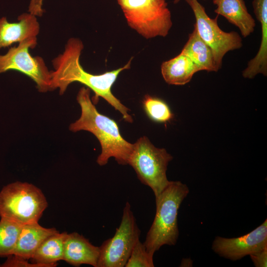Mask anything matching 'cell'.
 <instances>
[{"mask_svg": "<svg viewBox=\"0 0 267 267\" xmlns=\"http://www.w3.org/2000/svg\"><path fill=\"white\" fill-rule=\"evenodd\" d=\"M83 48L84 44L80 39L70 38L63 52L52 60L54 70L51 71V90L58 89L60 94L62 95L71 84L80 83L94 93L91 99L94 104H97L99 97H101L120 112L126 122L132 123L133 118L128 113L129 109L113 95L111 88L120 73L130 68L133 58L122 67L95 75L87 72L80 63V56Z\"/></svg>", "mask_w": 267, "mask_h": 267, "instance_id": "6da1fadb", "label": "cell"}, {"mask_svg": "<svg viewBox=\"0 0 267 267\" xmlns=\"http://www.w3.org/2000/svg\"><path fill=\"white\" fill-rule=\"evenodd\" d=\"M90 91L85 87L79 90L77 100L81 107V116L70 125V131H86L97 138L101 148L96 160L99 166L107 164L111 157L120 165H128L133 144L123 137L115 121L98 111L90 97Z\"/></svg>", "mask_w": 267, "mask_h": 267, "instance_id": "7a4b0ae2", "label": "cell"}, {"mask_svg": "<svg viewBox=\"0 0 267 267\" xmlns=\"http://www.w3.org/2000/svg\"><path fill=\"white\" fill-rule=\"evenodd\" d=\"M189 190L179 181H170L155 198L154 219L143 243L147 251L154 255L163 245H175L178 235V215L179 207Z\"/></svg>", "mask_w": 267, "mask_h": 267, "instance_id": "3957f363", "label": "cell"}, {"mask_svg": "<svg viewBox=\"0 0 267 267\" xmlns=\"http://www.w3.org/2000/svg\"><path fill=\"white\" fill-rule=\"evenodd\" d=\"M48 205L42 191L35 185L15 181L0 191V217L21 225L38 222Z\"/></svg>", "mask_w": 267, "mask_h": 267, "instance_id": "277c9868", "label": "cell"}, {"mask_svg": "<svg viewBox=\"0 0 267 267\" xmlns=\"http://www.w3.org/2000/svg\"><path fill=\"white\" fill-rule=\"evenodd\" d=\"M129 26L145 39L166 37L173 25L165 0H117Z\"/></svg>", "mask_w": 267, "mask_h": 267, "instance_id": "5b68a950", "label": "cell"}, {"mask_svg": "<svg viewBox=\"0 0 267 267\" xmlns=\"http://www.w3.org/2000/svg\"><path fill=\"white\" fill-rule=\"evenodd\" d=\"M172 159L165 149L156 147L144 136L133 144L128 165L134 169L140 182L150 187L156 198L170 181L166 171Z\"/></svg>", "mask_w": 267, "mask_h": 267, "instance_id": "8992f818", "label": "cell"}, {"mask_svg": "<svg viewBox=\"0 0 267 267\" xmlns=\"http://www.w3.org/2000/svg\"><path fill=\"white\" fill-rule=\"evenodd\" d=\"M138 228L130 204L127 202L121 222L114 235L99 247L97 267H124L139 239Z\"/></svg>", "mask_w": 267, "mask_h": 267, "instance_id": "52a82bcc", "label": "cell"}, {"mask_svg": "<svg viewBox=\"0 0 267 267\" xmlns=\"http://www.w3.org/2000/svg\"><path fill=\"white\" fill-rule=\"evenodd\" d=\"M37 44V38L29 39L9 49L4 55H0V74L9 70L19 71L30 78L41 92L51 90V71H49L42 57L32 56L29 50Z\"/></svg>", "mask_w": 267, "mask_h": 267, "instance_id": "ba28073f", "label": "cell"}, {"mask_svg": "<svg viewBox=\"0 0 267 267\" xmlns=\"http://www.w3.org/2000/svg\"><path fill=\"white\" fill-rule=\"evenodd\" d=\"M185 1L193 12L196 20L194 26L201 39L212 49L215 63L219 70L222 67L226 53L242 46V38L236 32H226L222 30L218 24V16L215 18L210 17L197 0Z\"/></svg>", "mask_w": 267, "mask_h": 267, "instance_id": "9c48e42d", "label": "cell"}, {"mask_svg": "<svg viewBox=\"0 0 267 267\" xmlns=\"http://www.w3.org/2000/svg\"><path fill=\"white\" fill-rule=\"evenodd\" d=\"M267 247V220L255 229L238 237L217 236L212 249L221 257L236 261Z\"/></svg>", "mask_w": 267, "mask_h": 267, "instance_id": "30bf717a", "label": "cell"}, {"mask_svg": "<svg viewBox=\"0 0 267 267\" xmlns=\"http://www.w3.org/2000/svg\"><path fill=\"white\" fill-rule=\"evenodd\" d=\"M37 16L30 13H23L18 17V22H8L5 17L0 18V49L12 44L29 39L37 38L40 24Z\"/></svg>", "mask_w": 267, "mask_h": 267, "instance_id": "8fae6325", "label": "cell"}, {"mask_svg": "<svg viewBox=\"0 0 267 267\" xmlns=\"http://www.w3.org/2000/svg\"><path fill=\"white\" fill-rule=\"evenodd\" d=\"M99 253V247L92 245L82 235L75 232L67 233L63 261L75 267L89 265L97 267Z\"/></svg>", "mask_w": 267, "mask_h": 267, "instance_id": "7c38bea8", "label": "cell"}, {"mask_svg": "<svg viewBox=\"0 0 267 267\" xmlns=\"http://www.w3.org/2000/svg\"><path fill=\"white\" fill-rule=\"evenodd\" d=\"M255 15L261 23V41L256 56L248 63L242 75L245 78L252 79L259 74H267V0H253Z\"/></svg>", "mask_w": 267, "mask_h": 267, "instance_id": "4fadbf2b", "label": "cell"}, {"mask_svg": "<svg viewBox=\"0 0 267 267\" xmlns=\"http://www.w3.org/2000/svg\"><path fill=\"white\" fill-rule=\"evenodd\" d=\"M213 2L217 7L214 12L237 27L244 38L254 31L255 20L248 12L244 0H213Z\"/></svg>", "mask_w": 267, "mask_h": 267, "instance_id": "5bb4252c", "label": "cell"}, {"mask_svg": "<svg viewBox=\"0 0 267 267\" xmlns=\"http://www.w3.org/2000/svg\"><path fill=\"white\" fill-rule=\"evenodd\" d=\"M58 231L55 228L44 227L38 222L22 225L12 255L28 260L31 259L44 240Z\"/></svg>", "mask_w": 267, "mask_h": 267, "instance_id": "9a60e30c", "label": "cell"}, {"mask_svg": "<svg viewBox=\"0 0 267 267\" xmlns=\"http://www.w3.org/2000/svg\"><path fill=\"white\" fill-rule=\"evenodd\" d=\"M199 67L185 54L180 52L175 57L163 62L161 71L165 81L170 85H184L200 71Z\"/></svg>", "mask_w": 267, "mask_h": 267, "instance_id": "2e32d148", "label": "cell"}, {"mask_svg": "<svg viewBox=\"0 0 267 267\" xmlns=\"http://www.w3.org/2000/svg\"><path fill=\"white\" fill-rule=\"evenodd\" d=\"M181 52L187 56L200 71H218L215 63L212 49L200 37L194 26Z\"/></svg>", "mask_w": 267, "mask_h": 267, "instance_id": "e0dca14e", "label": "cell"}, {"mask_svg": "<svg viewBox=\"0 0 267 267\" xmlns=\"http://www.w3.org/2000/svg\"><path fill=\"white\" fill-rule=\"evenodd\" d=\"M66 232L59 231L49 236L41 244L31 259L44 267H54L63 260L64 244Z\"/></svg>", "mask_w": 267, "mask_h": 267, "instance_id": "ac0fdd59", "label": "cell"}, {"mask_svg": "<svg viewBox=\"0 0 267 267\" xmlns=\"http://www.w3.org/2000/svg\"><path fill=\"white\" fill-rule=\"evenodd\" d=\"M22 225L10 220L0 218V257L12 255Z\"/></svg>", "mask_w": 267, "mask_h": 267, "instance_id": "d6986e66", "label": "cell"}, {"mask_svg": "<svg viewBox=\"0 0 267 267\" xmlns=\"http://www.w3.org/2000/svg\"><path fill=\"white\" fill-rule=\"evenodd\" d=\"M143 107L148 117L157 123H166L173 118L169 105L162 99L146 94L142 101Z\"/></svg>", "mask_w": 267, "mask_h": 267, "instance_id": "ffe728a7", "label": "cell"}, {"mask_svg": "<svg viewBox=\"0 0 267 267\" xmlns=\"http://www.w3.org/2000/svg\"><path fill=\"white\" fill-rule=\"evenodd\" d=\"M153 255L149 253L139 239L134 245L126 267H154Z\"/></svg>", "mask_w": 267, "mask_h": 267, "instance_id": "44dd1931", "label": "cell"}, {"mask_svg": "<svg viewBox=\"0 0 267 267\" xmlns=\"http://www.w3.org/2000/svg\"><path fill=\"white\" fill-rule=\"evenodd\" d=\"M28 260L14 255L7 257L6 260L2 264L1 267H44L42 265L28 262Z\"/></svg>", "mask_w": 267, "mask_h": 267, "instance_id": "7402d4cb", "label": "cell"}, {"mask_svg": "<svg viewBox=\"0 0 267 267\" xmlns=\"http://www.w3.org/2000/svg\"><path fill=\"white\" fill-rule=\"evenodd\" d=\"M249 256L255 267H267V247Z\"/></svg>", "mask_w": 267, "mask_h": 267, "instance_id": "603a6c76", "label": "cell"}, {"mask_svg": "<svg viewBox=\"0 0 267 267\" xmlns=\"http://www.w3.org/2000/svg\"><path fill=\"white\" fill-rule=\"evenodd\" d=\"M43 0H30L29 12L36 16H41L43 13Z\"/></svg>", "mask_w": 267, "mask_h": 267, "instance_id": "cb8c5ba5", "label": "cell"}, {"mask_svg": "<svg viewBox=\"0 0 267 267\" xmlns=\"http://www.w3.org/2000/svg\"><path fill=\"white\" fill-rule=\"evenodd\" d=\"M180 0H174V3H178L180 1Z\"/></svg>", "mask_w": 267, "mask_h": 267, "instance_id": "d4e9b609", "label": "cell"}]
</instances>
